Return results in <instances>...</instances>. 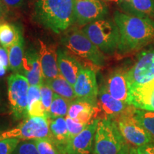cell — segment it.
I'll return each mask as SVG.
<instances>
[{
  "label": "cell",
  "mask_w": 154,
  "mask_h": 154,
  "mask_svg": "<svg viewBox=\"0 0 154 154\" xmlns=\"http://www.w3.org/2000/svg\"><path fill=\"white\" fill-rule=\"evenodd\" d=\"M22 32L14 24L7 22L0 23V45L8 49L16 44L21 36Z\"/></svg>",
  "instance_id": "24"
},
{
  "label": "cell",
  "mask_w": 154,
  "mask_h": 154,
  "mask_svg": "<svg viewBox=\"0 0 154 154\" xmlns=\"http://www.w3.org/2000/svg\"><path fill=\"white\" fill-rule=\"evenodd\" d=\"M153 79L154 49H151L141 51L134 64L128 70L129 88L146 84Z\"/></svg>",
  "instance_id": "9"
},
{
  "label": "cell",
  "mask_w": 154,
  "mask_h": 154,
  "mask_svg": "<svg viewBox=\"0 0 154 154\" xmlns=\"http://www.w3.org/2000/svg\"><path fill=\"white\" fill-rule=\"evenodd\" d=\"M49 122L53 140L55 142L61 153L64 154L65 148L69 140L66 119L63 117H58L50 119Z\"/></svg>",
  "instance_id": "20"
},
{
  "label": "cell",
  "mask_w": 154,
  "mask_h": 154,
  "mask_svg": "<svg viewBox=\"0 0 154 154\" xmlns=\"http://www.w3.org/2000/svg\"><path fill=\"white\" fill-rule=\"evenodd\" d=\"M39 154H61L55 142L50 138L33 140Z\"/></svg>",
  "instance_id": "28"
},
{
  "label": "cell",
  "mask_w": 154,
  "mask_h": 154,
  "mask_svg": "<svg viewBox=\"0 0 154 154\" xmlns=\"http://www.w3.org/2000/svg\"><path fill=\"white\" fill-rule=\"evenodd\" d=\"M128 104L136 109L154 111V79L130 88Z\"/></svg>",
  "instance_id": "16"
},
{
  "label": "cell",
  "mask_w": 154,
  "mask_h": 154,
  "mask_svg": "<svg viewBox=\"0 0 154 154\" xmlns=\"http://www.w3.org/2000/svg\"><path fill=\"white\" fill-rule=\"evenodd\" d=\"M74 90L76 99L97 106L99 86L95 71L90 67H83L77 76Z\"/></svg>",
  "instance_id": "11"
},
{
  "label": "cell",
  "mask_w": 154,
  "mask_h": 154,
  "mask_svg": "<svg viewBox=\"0 0 154 154\" xmlns=\"http://www.w3.org/2000/svg\"><path fill=\"white\" fill-rule=\"evenodd\" d=\"M133 109L134 106L130 105L124 112L114 120L116 121L121 134L126 143L137 148L153 141V140L151 135L135 118Z\"/></svg>",
  "instance_id": "8"
},
{
  "label": "cell",
  "mask_w": 154,
  "mask_h": 154,
  "mask_svg": "<svg viewBox=\"0 0 154 154\" xmlns=\"http://www.w3.org/2000/svg\"><path fill=\"white\" fill-rule=\"evenodd\" d=\"M61 42L69 51L90 61L94 66L101 67L106 64V55L89 39L82 29H69L61 36Z\"/></svg>",
  "instance_id": "4"
},
{
  "label": "cell",
  "mask_w": 154,
  "mask_h": 154,
  "mask_svg": "<svg viewBox=\"0 0 154 154\" xmlns=\"http://www.w3.org/2000/svg\"><path fill=\"white\" fill-rule=\"evenodd\" d=\"M70 103V101L61 97L59 94L54 93L52 102L49 113V120L58 117L66 116L68 114Z\"/></svg>",
  "instance_id": "26"
},
{
  "label": "cell",
  "mask_w": 154,
  "mask_h": 154,
  "mask_svg": "<svg viewBox=\"0 0 154 154\" xmlns=\"http://www.w3.org/2000/svg\"><path fill=\"white\" fill-rule=\"evenodd\" d=\"M129 154H138L137 151H136V148L134 147V146H131L130 148V153Z\"/></svg>",
  "instance_id": "39"
},
{
  "label": "cell",
  "mask_w": 154,
  "mask_h": 154,
  "mask_svg": "<svg viewBox=\"0 0 154 154\" xmlns=\"http://www.w3.org/2000/svg\"><path fill=\"white\" fill-rule=\"evenodd\" d=\"M128 103L114 99L108 92L105 86L102 85L98 95V112L96 119L102 116V119H116L129 106Z\"/></svg>",
  "instance_id": "14"
},
{
  "label": "cell",
  "mask_w": 154,
  "mask_h": 154,
  "mask_svg": "<svg viewBox=\"0 0 154 154\" xmlns=\"http://www.w3.org/2000/svg\"><path fill=\"white\" fill-rule=\"evenodd\" d=\"M97 112V106L76 99L70 103L67 116L77 121L88 124L93 119H96Z\"/></svg>",
  "instance_id": "19"
},
{
  "label": "cell",
  "mask_w": 154,
  "mask_h": 154,
  "mask_svg": "<svg viewBox=\"0 0 154 154\" xmlns=\"http://www.w3.org/2000/svg\"><path fill=\"white\" fill-rule=\"evenodd\" d=\"M38 54L41 63L43 80L51 79L60 74L57 62V51L54 47L47 45L41 40L38 42Z\"/></svg>",
  "instance_id": "17"
},
{
  "label": "cell",
  "mask_w": 154,
  "mask_h": 154,
  "mask_svg": "<svg viewBox=\"0 0 154 154\" xmlns=\"http://www.w3.org/2000/svg\"><path fill=\"white\" fill-rule=\"evenodd\" d=\"M75 0H35L34 18L38 24L60 34L75 22Z\"/></svg>",
  "instance_id": "2"
},
{
  "label": "cell",
  "mask_w": 154,
  "mask_h": 154,
  "mask_svg": "<svg viewBox=\"0 0 154 154\" xmlns=\"http://www.w3.org/2000/svg\"><path fill=\"white\" fill-rule=\"evenodd\" d=\"M126 14L154 20V0H132Z\"/></svg>",
  "instance_id": "25"
},
{
  "label": "cell",
  "mask_w": 154,
  "mask_h": 154,
  "mask_svg": "<svg viewBox=\"0 0 154 154\" xmlns=\"http://www.w3.org/2000/svg\"><path fill=\"white\" fill-rule=\"evenodd\" d=\"M40 92H41V99L42 103L45 109L46 112H47L48 115V118H49V113L50 107H51V102H52L53 99V95H54V91L51 89V88L46 84V83L43 82L40 85Z\"/></svg>",
  "instance_id": "29"
},
{
  "label": "cell",
  "mask_w": 154,
  "mask_h": 154,
  "mask_svg": "<svg viewBox=\"0 0 154 154\" xmlns=\"http://www.w3.org/2000/svg\"><path fill=\"white\" fill-rule=\"evenodd\" d=\"M57 62L60 74L74 86L84 66L72 54L61 48L57 50Z\"/></svg>",
  "instance_id": "18"
},
{
  "label": "cell",
  "mask_w": 154,
  "mask_h": 154,
  "mask_svg": "<svg viewBox=\"0 0 154 154\" xmlns=\"http://www.w3.org/2000/svg\"><path fill=\"white\" fill-rule=\"evenodd\" d=\"M2 106V96H1V93H0V109H1Z\"/></svg>",
  "instance_id": "41"
},
{
  "label": "cell",
  "mask_w": 154,
  "mask_h": 154,
  "mask_svg": "<svg viewBox=\"0 0 154 154\" xmlns=\"http://www.w3.org/2000/svg\"><path fill=\"white\" fill-rule=\"evenodd\" d=\"M43 82L48 84L54 93L59 94L69 101L72 102L76 100L74 87L61 75L51 79L43 80Z\"/></svg>",
  "instance_id": "22"
},
{
  "label": "cell",
  "mask_w": 154,
  "mask_h": 154,
  "mask_svg": "<svg viewBox=\"0 0 154 154\" xmlns=\"http://www.w3.org/2000/svg\"><path fill=\"white\" fill-rule=\"evenodd\" d=\"M7 82L8 100L14 118L16 120L27 118V93L30 86L27 79L19 73H13Z\"/></svg>",
  "instance_id": "7"
},
{
  "label": "cell",
  "mask_w": 154,
  "mask_h": 154,
  "mask_svg": "<svg viewBox=\"0 0 154 154\" xmlns=\"http://www.w3.org/2000/svg\"><path fill=\"white\" fill-rule=\"evenodd\" d=\"M109 12V7L103 0H75V22L79 26L106 19Z\"/></svg>",
  "instance_id": "10"
},
{
  "label": "cell",
  "mask_w": 154,
  "mask_h": 154,
  "mask_svg": "<svg viewBox=\"0 0 154 154\" xmlns=\"http://www.w3.org/2000/svg\"><path fill=\"white\" fill-rule=\"evenodd\" d=\"M5 131L3 130V128H1V127H0V134H2V133Z\"/></svg>",
  "instance_id": "42"
},
{
  "label": "cell",
  "mask_w": 154,
  "mask_h": 154,
  "mask_svg": "<svg viewBox=\"0 0 154 154\" xmlns=\"http://www.w3.org/2000/svg\"><path fill=\"white\" fill-rule=\"evenodd\" d=\"M83 32L105 55L117 52L120 34L113 19H103L84 26Z\"/></svg>",
  "instance_id": "3"
},
{
  "label": "cell",
  "mask_w": 154,
  "mask_h": 154,
  "mask_svg": "<svg viewBox=\"0 0 154 154\" xmlns=\"http://www.w3.org/2000/svg\"><path fill=\"white\" fill-rule=\"evenodd\" d=\"M20 140L16 138H9L0 140V154H12Z\"/></svg>",
  "instance_id": "32"
},
{
  "label": "cell",
  "mask_w": 154,
  "mask_h": 154,
  "mask_svg": "<svg viewBox=\"0 0 154 154\" xmlns=\"http://www.w3.org/2000/svg\"><path fill=\"white\" fill-rule=\"evenodd\" d=\"M126 140L114 119H100L94 141V154H119Z\"/></svg>",
  "instance_id": "5"
},
{
  "label": "cell",
  "mask_w": 154,
  "mask_h": 154,
  "mask_svg": "<svg viewBox=\"0 0 154 154\" xmlns=\"http://www.w3.org/2000/svg\"><path fill=\"white\" fill-rule=\"evenodd\" d=\"M9 55V69L13 73L20 74L24 57V40L23 35L19 41L7 49Z\"/></svg>",
  "instance_id": "23"
},
{
  "label": "cell",
  "mask_w": 154,
  "mask_h": 154,
  "mask_svg": "<svg viewBox=\"0 0 154 154\" xmlns=\"http://www.w3.org/2000/svg\"><path fill=\"white\" fill-rule=\"evenodd\" d=\"M9 67L8 51L5 47L0 46V77L6 74Z\"/></svg>",
  "instance_id": "33"
},
{
  "label": "cell",
  "mask_w": 154,
  "mask_h": 154,
  "mask_svg": "<svg viewBox=\"0 0 154 154\" xmlns=\"http://www.w3.org/2000/svg\"><path fill=\"white\" fill-rule=\"evenodd\" d=\"M113 20L120 34L117 53L127 55L154 43V20L116 11Z\"/></svg>",
  "instance_id": "1"
},
{
  "label": "cell",
  "mask_w": 154,
  "mask_h": 154,
  "mask_svg": "<svg viewBox=\"0 0 154 154\" xmlns=\"http://www.w3.org/2000/svg\"><path fill=\"white\" fill-rule=\"evenodd\" d=\"M99 121V119H93L82 132L69 139L64 154H91L93 152L94 136Z\"/></svg>",
  "instance_id": "12"
},
{
  "label": "cell",
  "mask_w": 154,
  "mask_h": 154,
  "mask_svg": "<svg viewBox=\"0 0 154 154\" xmlns=\"http://www.w3.org/2000/svg\"><path fill=\"white\" fill-rule=\"evenodd\" d=\"M105 2H112V3H119V0H103Z\"/></svg>",
  "instance_id": "40"
},
{
  "label": "cell",
  "mask_w": 154,
  "mask_h": 154,
  "mask_svg": "<svg viewBox=\"0 0 154 154\" xmlns=\"http://www.w3.org/2000/svg\"><path fill=\"white\" fill-rule=\"evenodd\" d=\"M28 117H45L49 120L41 99L40 86H29L27 93Z\"/></svg>",
  "instance_id": "21"
},
{
  "label": "cell",
  "mask_w": 154,
  "mask_h": 154,
  "mask_svg": "<svg viewBox=\"0 0 154 154\" xmlns=\"http://www.w3.org/2000/svg\"><path fill=\"white\" fill-rule=\"evenodd\" d=\"M128 70L125 68L116 69L109 74L103 85L114 99L128 104L130 88L128 81Z\"/></svg>",
  "instance_id": "13"
},
{
  "label": "cell",
  "mask_w": 154,
  "mask_h": 154,
  "mask_svg": "<svg viewBox=\"0 0 154 154\" xmlns=\"http://www.w3.org/2000/svg\"><path fill=\"white\" fill-rule=\"evenodd\" d=\"M12 154H39L33 140L19 142Z\"/></svg>",
  "instance_id": "31"
},
{
  "label": "cell",
  "mask_w": 154,
  "mask_h": 154,
  "mask_svg": "<svg viewBox=\"0 0 154 154\" xmlns=\"http://www.w3.org/2000/svg\"><path fill=\"white\" fill-rule=\"evenodd\" d=\"M133 113L140 125L151 135L154 141V111L134 107Z\"/></svg>",
  "instance_id": "27"
},
{
  "label": "cell",
  "mask_w": 154,
  "mask_h": 154,
  "mask_svg": "<svg viewBox=\"0 0 154 154\" xmlns=\"http://www.w3.org/2000/svg\"><path fill=\"white\" fill-rule=\"evenodd\" d=\"M5 14H6L5 5L3 3V2L2 1V0H0V23L3 22Z\"/></svg>",
  "instance_id": "37"
},
{
  "label": "cell",
  "mask_w": 154,
  "mask_h": 154,
  "mask_svg": "<svg viewBox=\"0 0 154 154\" xmlns=\"http://www.w3.org/2000/svg\"><path fill=\"white\" fill-rule=\"evenodd\" d=\"M5 6L11 8H17L22 5L24 0H2Z\"/></svg>",
  "instance_id": "35"
},
{
  "label": "cell",
  "mask_w": 154,
  "mask_h": 154,
  "mask_svg": "<svg viewBox=\"0 0 154 154\" xmlns=\"http://www.w3.org/2000/svg\"><path fill=\"white\" fill-rule=\"evenodd\" d=\"M138 154H154V141L136 148Z\"/></svg>",
  "instance_id": "34"
},
{
  "label": "cell",
  "mask_w": 154,
  "mask_h": 154,
  "mask_svg": "<svg viewBox=\"0 0 154 154\" xmlns=\"http://www.w3.org/2000/svg\"><path fill=\"white\" fill-rule=\"evenodd\" d=\"M20 74L27 79L30 86H40L43 83L39 54L34 48H30L25 51Z\"/></svg>",
  "instance_id": "15"
},
{
  "label": "cell",
  "mask_w": 154,
  "mask_h": 154,
  "mask_svg": "<svg viewBox=\"0 0 154 154\" xmlns=\"http://www.w3.org/2000/svg\"><path fill=\"white\" fill-rule=\"evenodd\" d=\"M65 119H66L67 128H68L69 139H72L74 136L82 132L88 125L87 124H84V123L74 120L68 116H66Z\"/></svg>",
  "instance_id": "30"
},
{
  "label": "cell",
  "mask_w": 154,
  "mask_h": 154,
  "mask_svg": "<svg viewBox=\"0 0 154 154\" xmlns=\"http://www.w3.org/2000/svg\"><path fill=\"white\" fill-rule=\"evenodd\" d=\"M132 0H119L118 5L121 10L124 13H126L131 5Z\"/></svg>",
  "instance_id": "36"
},
{
  "label": "cell",
  "mask_w": 154,
  "mask_h": 154,
  "mask_svg": "<svg viewBox=\"0 0 154 154\" xmlns=\"http://www.w3.org/2000/svg\"><path fill=\"white\" fill-rule=\"evenodd\" d=\"M16 138L19 140H35L50 138L53 140L49 120L45 117H27L16 128L0 134V140Z\"/></svg>",
  "instance_id": "6"
},
{
  "label": "cell",
  "mask_w": 154,
  "mask_h": 154,
  "mask_svg": "<svg viewBox=\"0 0 154 154\" xmlns=\"http://www.w3.org/2000/svg\"><path fill=\"white\" fill-rule=\"evenodd\" d=\"M130 148L131 146L128 143H126L122 147V149L119 152V154H129L130 153Z\"/></svg>",
  "instance_id": "38"
}]
</instances>
